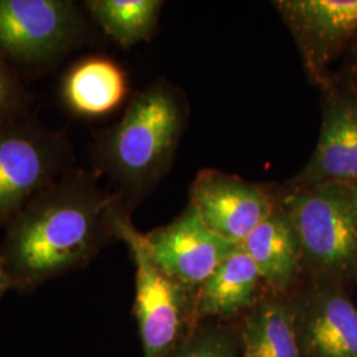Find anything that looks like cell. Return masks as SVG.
I'll return each mask as SVG.
<instances>
[{
	"instance_id": "cell-15",
	"label": "cell",
	"mask_w": 357,
	"mask_h": 357,
	"mask_svg": "<svg viewBox=\"0 0 357 357\" xmlns=\"http://www.w3.org/2000/svg\"><path fill=\"white\" fill-rule=\"evenodd\" d=\"M243 342V357H301L293 312L278 299L264 302L250 315Z\"/></svg>"
},
{
	"instance_id": "cell-13",
	"label": "cell",
	"mask_w": 357,
	"mask_h": 357,
	"mask_svg": "<svg viewBox=\"0 0 357 357\" xmlns=\"http://www.w3.org/2000/svg\"><path fill=\"white\" fill-rule=\"evenodd\" d=\"M314 357H357V308L340 293L317 295L308 310L305 331Z\"/></svg>"
},
{
	"instance_id": "cell-9",
	"label": "cell",
	"mask_w": 357,
	"mask_h": 357,
	"mask_svg": "<svg viewBox=\"0 0 357 357\" xmlns=\"http://www.w3.org/2000/svg\"><path fill=\"white\" fill-rule=\"evenodd\" d=\"M274 6L296 38L307 68L317 77L357 33V0H280Z\"/></svg>"
},
{
	"instance_id": "cell-8",
	"label": "cell",
	"mask_w": 357,
	"mask_h": 357,
	"mask_svg": "<svg viewBox=\"0 0 357 357\" xmlns=\"http://www.w3.org/2000/svg\"><path fill=\"white\" fill-rule=\"evenodd\" d=\"M190 205L209 229L240 245L277 203L264 187L221 171L204 169L192 184Z\"/></svg>"
},
{
	"instance_id": "cell-16",
	"label": "cell",
	"mask_w": 357,
	"mask_h": 357,
	"mask_svg": "<svg viewBox=\"0 0 357 357\" xmlns=\"http://www.w3.org/2000/svg\"><path fill=\"white\" fill-rule=\"evenodd\" d=\"M163 1L159 0H90L91 16L103 31L128 48L153 36Z\"/></svg>"
},
{
	"instance_id": "cell-17",
	"label": "cell",
	"mask_w": 357,
	"mask_h": 357,
	"mask_svg": "<svg viewBox=\"0 0 357 357\" xmlns=\"http://www.w3.org/2000/svg\"><path fill=\"white\" fill-rule=\"evenodd\" d=\"M166 357H233V349L222 335L204 333L176 345Z\"/></svg>"
},
{
	"instance_id": "cell-7",
	"label": "cell",
	"mask_w": 357,
	"mask_h": 357,
	"mask_svg": "<svg viewBox=\"0 0 357 357\" xmlns=\"http://www.w3.org/2000/svg\"><path fill=\"white\" fill-rule=\"evenodd\" d=\"M153 262L183 289L202 286L238 246L205 225L193 206L166 227L144 234Z\"/></svg>"
},
{
	"instance_id": "cell-11",
	"label": "cell",
	"mask_w": 357,
	"mask_h": 357,
	"mask_svg": "<svg viewBox=\"0 0 357 357\" xmlns=\"http://www.w3.org/2000/svg\"><path fill=\"white\" fill-rule=\"evenodd\" d=\"M258 270L261 280L277 289L289 287L298 275L303 258L293 222L277 205L240 243Z\"/></svg>"
},
{
	"instance_id": "cell-6",
	"label": "cell",
	"mask_w": 357,
	"mask_h": 357,
	"mask_svg": "<svg viewBox=\"0 0 357 357\" xmlns=\"http://www.w3.org/2000/svg\"><path fill=\"white\" fill-rule=\"evenodd\" d=\"M72 1L0 0V56L33 63L54 57L81 38Z\"/></svg>"
},
{
	"instance_id": "cell-3",
	"label": "cell",
	"mask_w": 357,
	"mask_h": 357,
	"mask_svg": "<svg viewBox=\"0 0 357 357\" xmlns=\"http://www.w3.org/2000/svg\"><path fill=\"white\" fill-rule=\"evenodd\" d=\"M307 262L327 274L357 268V209L348 184L293 188L282 199Z\"/></svg>"
},
{
	"instance_id": "cell-18",
	"label": "cell",
	"mask_w": 357,
	"mask_h": 357,
	"mask_svg": "<svg viewBox=\"0 0 357 357\" xmlns=\"http://www.w3.org/2000/svg\"><path fill=\"white\" fill-rule=\"evenodd\" d=\"M22 100L20 85L0 59V125L16 118Z\"/></svg>"
},
{
	"instance_id": "cell-4",
	"label": "cell",
	"mask_w": 357,
	"mask_h": 357,
	"mask_svg": "<svg viewBox=\"0 0 357 357\" xmlns=\"http://www.w3.org/2000/svg\"><path fill=\"white\" fill-rule=\"evenodd\" d=\"M66 156L59 134L17 118L0 125V225L63 176Z\"/></svg>"
},
{
	"instance_id": "cell-12",
	"label": "cell",
	"mask_w": 357,
	"mask_h": 357,
	"mask_svg": "<svg viewBox=\"0 0 357 357\" xmlns=\"http://www.w3.org/2000/svg\"><path fill=\"white\" fill-rule=\"evenodd\" d=\"M128 93V78L119 65L106 57L77 63L65 76L63 97L77 114L98 116L113 112Z\"/></svg>"
},
{
	"instance_id": "cell-14",
	"label": "cell",
	"mask_w": 357,
	"mask_h": 357,
	"mask_svg": "<svg viewBox=\"0 0 357 357\" xmlns=\"http://www.w3.org/2000/svg\"><path fill=\"white\" fill-rule=\"evenodd\" d=\"M261 275L238 245L200 286L197 311L204 317H228L249 306Z\"/></svg>"
},
{
	"instance_id": "cell-1",
	"label": "cell",
	"mask_w": 357,
	"mask_h": 357,
	"mask_svg": "<svg viewBox=\"0 0 357 357\" xmlns=\"http://www.w3.org/2000/svg\"><path fill=\"white\" fill-rule=\"evenodd\" d=\"M122 208L118 195L103 191L93 174L66 171L6 225L0 255L15 289L29 291L84 268L116 237L115 216Z\"/></svg>"
},
{
	"instance_id": "cell-2",
	"label": "cell",
	"mask_w": 357,
	"mask_h": 357,
	"mask_svg": "<svg viewBox=\"0 0 357 357\" xmlns=\"http://www.w3.org/2000/svg\"><path fill=\"white\" fill-rule=\"evenodd\" d=\"M185 123L176 90L158 81L132 98L118 125L98 142L100 166L119 187L118 197L134 208L172 162Z\"/></svg>"
},
{
	"instance_id": "cell-20",
	"label": "cell",
	"mask_w": 357,
	"mask_h": 357,
	"mask_svg": "<svg viewBox=\"0 0 357 357\" xmlns=\"http://www.w3.org/2000/svg\"><path fill=\"white\" fill-rule=\"evenodd\" d=\"M349 185V190L352 193V197H354V202H355V206L357 209V183L356 184H348Z\"/></svg>"
},
{
	"instance_id": "cell-19",
	"label": "cell",
	"mask_w": 357,
	"mask_h": 357,
	"mask_svg": "<svg viewBox=\"0 0 357 357\" xmlns=\"http://www.w3.org/2000/svg\"><path fill=\"white\" fill-rule=\"evenodd\" d=\"M13 289H15V284H13V278H11L8 270L4 265V261L0 255V298L7 291L13 290Z\"/></svg>"
},
{
	"instance_id": "cell-10",
	"label": "cell",
	"mask_w": 357,
	"mask_h": 357,
	"mask_svg": "<svg viewBox=\"0 0 357 357\" xmlns=\"http://www.w3.org/2000/svg\"><path fill=\"white\" fill-rule=\"evenodd\" d=\"M324 183H357V103L352 100L327 102L317 149L291 188Z\"/></svg>"
},
{
	"instance_id": "cell-5",
	"label": "cell",
	"mask_w": 357,
	"mask_h": 357,
	"mask_svg": "<svg viewBox=\"0 0 357 357\" xmlns=\"http://www.w3.org/2000/svg\"><path fill=\"white\" fill-rule=\"evenodd\" d=\"M114 228L135 264V315L144 357H166L176 347L183 326V287L153 262L128 211L116 213Z\"/></svg>"
}]
</instances>
